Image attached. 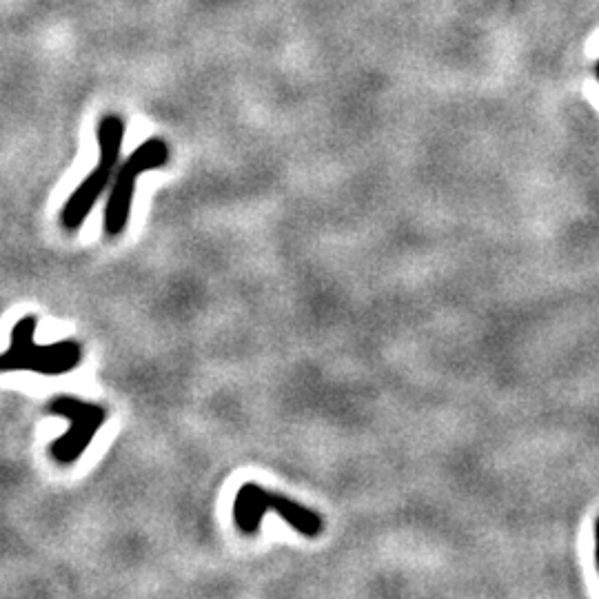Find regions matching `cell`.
I'll return each mask as SVG.
<instances>
[{
	"label": "cell",
	"mask_w": 599,
	"mask_h": 599,
	"mask_svg": "<svg viewBox=\"0 0 599 599\" xmlns=\"http://www.w3.org/2000/svg\"><path fill=\"white\" fill-rule=\"evenodd\" d=\"M597 78H599V63H597Z\"/></svg>",
	"instance_id": "7"
},
{
	"label": "cell",
	"mask_w": 599,
	"mask_h": 599,
	"mask_svg": "<svg viewBox=\"0 0 599 599\" xmlns=\"http://www.w3.org/2000/svg\"><path fill=\"white\" fill-rule=\"evenodd\" d=\"M125 138V120L116 114H107L98 125V147H100V160L98 165L89 171V176L80 182L74 194L65 202L63 211H60V222L67 231H78L83 227V222L94 209L98 198L103 196V191L109 187L111 176L116 174L120 149H123Z\"/></svg>",
	"instance_id": "3"
},
{
	"label": "cell",
	"mask_w": 599,
	"mask_h": 599,
	"mask_svg": "<svg viewBox=\"0 0 599 599\" xmlns=\"http://www.w3.org/2000/svg\"><path fill=\"white\" fill-rule=\"evenodd\" d=\"M595 560H597V571H599V517H597V522H595Z\"/></svg>",
	"instance_id": "6"
},
{
	"label": "cell",
	"mask_w": 599,
	"mask_h": 599,
	"mask_svg": "<svg viewBox=\"0 0 599 599\" xmlns=\"http://www.w3.org/2000/svg\"><path fill=\"white\" fill-rule=\"evenodd\" d=\"M36 316L20 318L12 329V344L0 353V373L32 371L40 375H63L74 371L83 360V347L76 340L36 344Z\"/></svg>",
	"instance_id": "2"
},
{
	"label": "cell",
	"mask_w": 599,
	"mask_h": 599,
	"mask_svg": "<svg viewBox=\"0 0 599 599\" xmlns=\"http://www.w3.org/2000/svg\"><path fill=\"white\" fill-rule=\"evenodd\" d=\"M267 513H276L293 531L304 537H320L324 531V520L309 506L278 491H267L265 486L256 482L242 484L236 500H233V522H236L238 531L242 535H258L262 517Z\"/></svg>",
	"instance_id": "1"
},
{
	"label": "cell",
	"mask_w": 599,
	"mask_h": 599,
	"mask_svg": "<svg viewBox=\"0 0 599 599\" xmlns=\"http://www.w3.org/2000/svg\"><path fill=\"white\" fill-rule=\"evenodd\" d=\"M169 162V145L160 138H151L131 154L123 165L116 169L114 185H111L107 207H105V233L116 238L125 231L131 218V205L136 196V182L140 174L151 169H160Z\"/></svg>",
	"instance_id": "4"
},
{
	"label": "cell",
	"mask_w": 599,
	"mask_h": 599,
	"mask_svg": "<svg viewBox=\"0 0 599 599\" xmlns=\"http://www.w3.org/2000/svg\"><path fill=\"white\" fill-rule=\"evenodd\" d=\"M47 413L69 420L67 433L56 438L52 442V449H49L52 458L63 466L76 464L80 460V455L89 449L91 440L96 438V433L103 429L107 420V411L100 404L69 398V395L49 402Z\"/></svg>",
	"instance_id": "5"
}]
</instances>
